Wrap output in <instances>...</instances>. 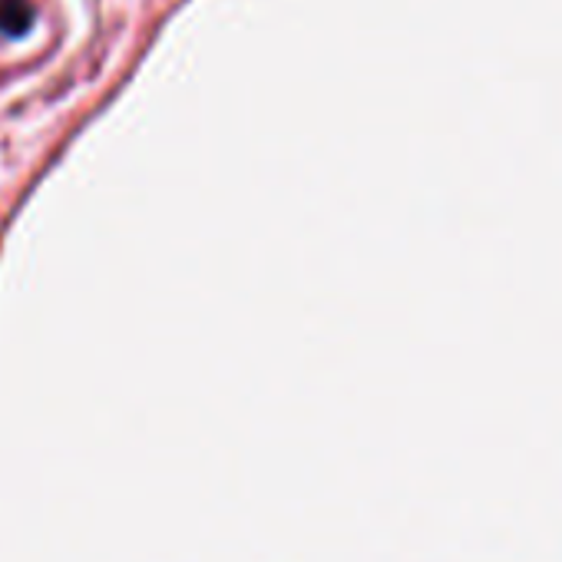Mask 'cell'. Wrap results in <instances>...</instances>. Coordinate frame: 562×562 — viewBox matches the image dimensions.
Returning a JSON list of instances; mask_svg holds the SVG:
<instances>
[{"mask_svg":"<svg viewBox=\"0 0 562 562\" xmlns=\"http://www.w3.org/2000/svg\"><path fill=\"white\" fill-rule=\"evenodd\" d=\"M31 24V8L27 0H0V31L8 34H24Z\"/></svg>","mask_w":562,"mask_h":562,"instance_id":"6da1fadb","label":"cell"}]
</instances>
